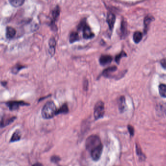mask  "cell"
<instances>
[{
    "instance_id": "cell-27",
    "label": "cell",
    "mask_w": 166,
    "mask_h": 166,
    "mask_svg": "<svg viewBox=\"0 0 166 166\" xmlns=\"http://www.w3.org/2000/svg\"><path fill=\"white\" fill-rule=\"evenodd\" d=\"M128 130L129 131V133L130 134L131 136H133L134 135V133H135V130H134V128L132 126L130 125H128Z\"/></svg>"
},
{
    "instance_id": "cell-11",
    "label": "cell",
    "mask_w": 166,
    "mask_h": 166,
    "mask_svg": "<svg viewBox=\"0 0 166 166\" xmlns=\"http://www.w3.org/2000/svg\"><path fill=\"white\" fill-rule=\"evenodd\" d=\"M117 70V67L115 66L108 67V68H106L105 70H104V71L102 72V75L106 77H108L110 76L111 73L115 72Z\"/></svg>"
},
{
    "instance_id": "cell-10",
    "label": "cell",
    "mask_w": 166,
    "mask_h": 166,
    "mask_svg": "<svg viewBox=\"0 0 166 166\" xmlns=\"http://www.w3.org/2000/svg\"><path fill=\"white\" fill-rule=\"evenodd\" d=\"M119 109L121 113L124 112L126 107L125 98L124 96H121L118 101Z\"/></svg>"
},
{
    "instance_id": "cell-12",
    "label": "cell",
    "mask_w": 166,
    "mask_h": 166,
    "mask_svg": "<svg viewBox=\"0 0 166 166\" xmlns=\"http://www.w3.org/2000/svg\"><path fill=\"white\" fill-rule=\"evenodd\" d=\"M15 119V117H11V118H3L0 122V127H4L5 126L9 125L11 123H12Z\"/></svg>"
},
{
    "instance_id": "cell-4",
    "label": "cell",
    "mask_w": 166,
    "mask_h": 166,
    "mask_svg": "<svg viewBox=\"0 0 166 166\" xmlns=\"http://www.w3.org/2000/svg\"><path fill=\"white\" fill-rule=\"evenodd\" d=\"M79 29L82 30L84 39H90L94 37V34L92 32L89 27L85 23V22H81L79 26Z\"/></svg>"
},
{
    "instance_id": "cell-31",
    "label": "cell",
    "mask_w": 166,
    "mask_h": 166,
    "mask_svg": "<svg viewBox=\"0 0 166 166\" xmlns=\"http://www.w3.org/2000/svg\"><path fill=\"white\" fill-rule=\"evenodd\" d=\"M32 166H43L42 165L41 163H37L33 165Z\"/></svg>"
},
{
    "instance_id": "cell-19",
    "label": "cell",
    "mask_w": 166,
    "mask_h": 166,
    "mask_svg": "<svg viewBox=\"0 0 166 166\" xmlns=\"http://www.w3.org/2000/svg\"><path fill=\"white\" fill-rule=\"evenodd\" d=\"M127 27L125 22H123L121 24V37L124 39L127 35Z\"/></svg>"
},
{
    "instance_id": "cell-7",
    "label": "cell",
    "mask_w": 166,
    "mask_h": 166,
    "mask_svg": "<svg viewBox=\"0 0 166 166\" xmlns=\"http://www.w3.org/2000/svg\"><path fill=\"white\" fill-rule=\"evenodd\" d=\"M113 60V58L109 55H102L99 59L100 63L101 65L106 66L110 64Z\"/></svg>"
},
{
    "instance_id": "cell-15",
    "label": "cell",
    "mask_w": 166,
    "mask_h": 166,
    "mask_svg": "<svg viewBox=\"0 0 166 166\" xmlns=\"http://www.w3.org/2000/svg\"><path fill=\"white\" fill-rule=\"evenodd\" d=\"M142 37H143V34L140 32L137 31L133 34V40L136 43H138L139 42H140V41L142 39Z\"/></svg>"
},
{
    "instance_id": "cell-13",
    "label": "cell",
    "mask_w": 166,
    "mask_h": 166,
    "mask_svg": "<svg viewBox=\"0 0 166 166\" xmlns=\"http://www.w3.org/2000/svg\"><path fill=\"white\" fill-rule=\"evenodd\" d=\"M16 33V30L12 27L8 26L6 28V37L7 39H12L15 36Z\"/></svg>"
},
{
    "instance_id": "cell-22",
    "label": "cell",
    "mask_w": 166,
    "mask_h": 166,
    "mask_svg": "<svg viewBox=\"0 0 166 166\" xmlns=\"http://www.w3.org/2000/svg\"><path fill=\"white\" fill-rule=\"evenodd\" d=\"M126 56H127V54H126L125 51H123L119 54L117 55L116 58H115V61L119 64L120 63V61H121V58H123V57H126Z\"/></svg>"
},
{
    "instance_id": "cell-30",
    "label": "cell",
    "mask_w": 166,
    "mask_h": 166,
    "mask_svg": "<svg viewBox=\"0 0 166 166\" xmlns=\"http://www.w3.org/2000/svg\"><path fill=\"white\" fill-rule=\"evenodd\" d=\"M83 87H84V89L85 90H87L89 88V82L87 81V80H85L84 81Z\"/></svg>"
},
{
    "instance_id": "cell-24",
    "label": "cell",
    "mask_w": 166,
    "mask_h": 166,
    "mask_svg": "<svg viewBox=\"0 0 166 166\" xmlns=\"http://www.w3.org/2000/svg\"><path fill=\"white\" fill-rule=\"evenodd\" d=\"M157 111L159 114L163 115L165 113L166 110L165 109L164 106L159 104V106H157Z\"/></svg>"
},
{
    "instance_id": "cell-5",
    "label": "cell",
    "mask_w": 166,
    "mask_h": 166,
    "mask_svg": "<svg viewBox=\"0 0 166 166\" xmlns=\"http://www.w3.org/2000/svg\"><path fill=\"white\" fill-rule=\"evenodd\" d=\"M102 149H103V146L102 144L98 146V147L96 148L95 149H93V150L91 152V156L93 160L94 161H97L100 159L102 154Z\"/></svg>"
},
{
    "instance_id": "cell-2",
    "label": "cell",
    "mask_w": 166,
    "mask_h": 166,
    "mask_svg": "<svg viewBox=\"0 0 166 166\" xmlns=\"http://www.w3.org/2000/svg\"><path fill=\"white\" fill-rule=\"evenodd\" d=\"M102 144L99 137L97 135L90 136L85 141V147L87 151L91 152L93 149Z\"/></svg>"
},
{
    "instance_id": "cell-16",
    "label": "cell",
    "mask_w": 166,
    "mask_h": 166,
    "mask_svg": "<svg viewBox=\"0 0 166 166\" xmlns=\"http://www.w3.org/2000/svg\"><path fill=\"white\" fill-rule=\"evenodd\" d=\"M79 36L77 32H73L70 34L69 41L70 43H72L74 42H76L77 41H79Z\"/></svg>"
},
{
    "instance_id": "cell-8",
    "label": "cell",
    "mask_w": 166,
    "mask_h": 166,
    "mask_svg": "<svg viewBox=\"0 0 166 166\" xmlns=\"http://www.w3.org/2000/svg\"><path fill=\"white\" fill-rule=\"evenodd\" d=\"M115 20H116V18H115V15L112 13H109L107 15V22L111 30H112L113 28L114 25L115 24Z\"/></svg>"
},
{
    "instance_id": "cell-1",
    "label": "cell",
    "mask_w": 166,
    "mask_h": 166,
    "mask_svg": "<svg viewBox=\"0 0 166 166\" xmlns=\"http://www.w3.org/2000/svg\"><path fill=\"white\" fill-rule=\"evenodd\" d=\"M58 109L56 105L53 101H49L44 106L41 115L43 118L46 119H50L57 115Z\"/></svg>"
},
{
    "instance_id": "cell-14",
    "label": "cell",
    "mask_w": 166,
    "mask_h": 166,
    "mask_svg": "<svg viewBox=\"0 0 166 166\" xmlns=\"http://www.w3.org/2000/svg\"><path fill=\"white\" fill-rule=\"evenodd\" d=\"M10 5L15 7H19L24 3L25 0H8Z\"/></svg>"
},
{
    "instance_id": "cell-6",
    "label": "cell",
    "mask_w": 166,
    "mask_h": 166,
    "mask_svg": "<svg viewBox=\"0 0 166 166\" xmlns=\"http://www.w3.org/2000/svg\"><path fill=\"white\" fill-rule=\"evenodd\" d=\"M7 105L9 108L10 110H16L19 109L20 106H26V105H28V104L23 102L12 101V102H8L7 103Z\"/></svg>"
},
{
    "instance_id": "cell-28",
    "label": "cell",
    "mask_w": 166,
    "mask_h": 166,
    "mask_svg": "<svg viewBox=\"0 0 166 166\" xmlns=\"http://www.w3.org/2000/svg\"><path fill=\"white\" fill-rule=\"evenodd\" d=\"M60 160V159L57 156H53L51 157V161L54 163H58Z\"/></svg>"
},
{
    "instance_id": "cell-26",
    "label": "cell",
    "mask_w": 166,
    "mask_h": 166,
    "mask_svg": "<svg viewBox=\"0 0 166 166\" xmlns=\"http://www.w3.org/2000/svg\"><path fill=\"white\" fill-rule=\"evenodd\" d=\"M23 68V66L20 65H18L15 66L13 68L12 72L14 73H17L18 72H19L21 69Z\"/></svg>"
},
{
    "instance_id": "cell-17",
    "label": "cell",
    "mask_w": 166,
    "mask_h": 166,
    "mask_svg": "<svg viewBox=\"0 0 166 166\" xmlns=\"http://www.w3.org/2000/svg\"><path fill=\"white\" fill-rule=\"evenodd\" d=\"M159 93L160 94V96L166 98V85L165 84H160L159 85Z\"/></svg>"
},
{
    "instance_id": "cell-3",
    "label": "cell",
    "mask_w": 166,
    "mask_h": 166,
    "mask_svg": "<svg viewBox=\"0 0 166 166\" xmlns=\"http://www.w3.org/2000/svg\"><path fill=\"white\" fill-rule=\"evenodd\" d=\"M104 103L102 101H99L95 105L94 109V117L96 120L103 118L104 115Z\"/></svg>"
},
{
    "instance_id": "cell-18",
    "label": "cell",
    "mask_w": 166,
    "mask_h": 166,
    "mask_svg": "<svg viewBox=\"0 0 166 166\" xmlns=\"http://www.w3.org/2000/svg\"><path fill=\"white\" fill-rule=\"evenodd\" d=\"M68 112V108L66 104H63L60 108L58 109V112H57V115L58 114H66Z\"/></svg>"
},
{
    "instance_id": "cell-25",
    "label": "cell",
    "mask_w": 166,
    "mask_h": 166,
    "mask_svg": "<svg viewBox=\"0 0 166 166\" xmlns=\"http://www.w3.org/2000/svg\"><path fill=\"white\" fill-rule=\"evenodd\" d=\"M59 14H60V10H59V8L58 6L53 10V13H52L53 19H54V20H56L58 17Z\"/></svg>"
},
{
    "instance_id": "cell-29",
    "label": "cell",
    "mask_w": 166,
    "mask_h": 166,
    "mask_svg": "<svg viewBox=\"0 0 166 166\" xmlns=\"http://www.w3.org/2000/svg\"><path fill=\"white\" fill-rule=\"evenodd\" d=\"M160 64L163 68L166 69V58H163L160 61Z\"/></svg>"
},
{
    "instance_id": "cell-23",
    "label": "cell",
    "mask_w": 166,
    "mask_h": 166,
    "mask_svg": "<svg viewBox=\"0 0 166 166\" xmlns=\"http://www.w3.org/2000/svg\"><path fill=\"white\" fill-rule=\"evenodd\" d=\"M136 150H137L138 155L140 157V159H141L142 161L144 160L145 159V157L144 154H143V152L141 151L140 146L138 145H137V146H136Z\"/></svg>"
},
{
    "instance_id": "cell-21",
    "label": "cell",
    "mask_w": 166,
    "mask_h": 166,
    "mask_svg": "<svg viewBox=\"0 0 166 166\" xmlns=\"http://www.w3.org/2000/svg\"><path fill=\"white\" fill-rule=\"evenodd\" d=\"M20 133L18 131H16V132H14V133L13 134L11 140H10V142H13L18 141L20 140Z\"/></svg>"
},
{
    "instance_id": "cell-9",
    "label": "cell",
    "mask_w": 166,
    "mask_h": 166,
    "mask_svg": "<svg viewBox=\"0 0 166 166\" xmlns=\"http://www.w3.org/2000/svg\"><path fill=\"white\" fill-rule=\"evenodd\" d=\"M49 44V48H50L49 51L50 54L51 55V56H53L55 54L56 46V41L54 38L51 37V39H50Z\"/></svg>"
},
{
    "instance_id": "cell-20",
    "label": "cell",
    "mask_w": 166,
    "mask_h": 166,
    "mask_svg": "<svg viewBox=\"0 0 166 166\" xmlns=\"http://www.w3.org/2000/svg\"><path fill=\"white\" fill-rule=\"evenodd\" d=\"M152 20V18L150 17H147L144 20V32L145 33H147L148 29L149 28V25L151 23V22Z\"/></svg>"
}]
</instances>
